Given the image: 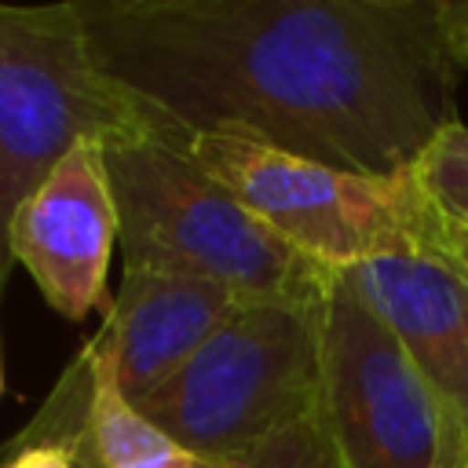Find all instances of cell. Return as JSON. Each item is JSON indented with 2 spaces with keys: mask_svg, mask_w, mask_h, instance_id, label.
<instances>
[{
  "mask_svg": "<svg viewBox=\"0 0 468 468\" xmlns=\"http://www.w3.org/2000/svg\"><path fill=\"white\" fill-rule=\"evenodd\" d=\"M322 296L252 300L135 410L183 450L227 468L318 413Z\"/></svg>",
  "mask_w": 468,
  "mask_h": 468,
  "instance_id": "obj_3",
  "label": "cell"
},
{
  "mask_svg": "<svg viewBox=\"0 0 468 468\" xmlns=\"http://www.w3.org/2000/svg\"><path fill=\"white\" fill-rule=\"evenodd\" d=\"M95 66L168 139L402 176L457 121L450 0H73Z\"/></svg>",
  "mask_w": 468,
  "mask_h": 468,
  "instance_id": "obj_1",
  "label": "cell"
},
{
  "mask_svg": "<svg viewBox=\"0 0 468 468\" xmlns=\"http://www.w3.org/2000/svg\"><path fill=\"white\" fill-rule=\"evenodd\" d=\"M0 468H80L66 446H22Z\"/></svg>",
  "mask_w": 468,
  "mask_h": 468,
  "instance_id": "obj_13",
  "label": "cell"
},
{
  "mask_svg": "<svg viewBox=\"0 0 468 468\" xmlns=\"http://www.w3.org/2000/svg\"><path fill=\"white\" fill-rule=\"evenodd\" d=\"M139 135L165 128L95 66L73 0L0 4V292L22 201L77 146Z\"/></svg>",
  "mask_w": 468,
  "mask_h": 468,
  "instance_id": "obj_4",
  "label": "cell"
},
{
  "mask_svg": "<svg viewBox=\"0 0 468 468\" xmlns=\"http://www.w3.org/2000/svg\"><path fill=\"white\" fill-rule=\"evenodd\" d=\"M410 172L435 212L450 227L468 230V124L461 117L424 146Z\"/></svg>",
  "mask_w": 468,
  "mask_h": 468,
  "instance_id": "obj_11",
  "label": "cell"
},
{
  "mask_svg": "<svg viewBox=\"0 0 468 468\" xmlns=\"http://www.w3.org/2000/svg\"><path fill=\"white\" fill-rule=\"evenodd\" d=\"M227 468H336V457L329 450L318 417H311L278 431L274 439H267L263 446H256L252 453H245Z\"/></svg>",
  "mask_w": 468,
  "mask_h": 468,
  "instance_id": "obj_12",
  "label": "cell"
},
{
  "mask_svg": "<svg viewBox=\"0 0 468 468\" xmlns=\"http://www.w3.org/2000/svg\"><path fill=\"white\" fill-rule=\"evenodd\" d=\"M102 165L124 267L205 278L241 303L325 296L333 271H322L260 223L190 157L183 139L139 135L113 143L102 146Z\"/></svg>",
  "mask_w": 468,
  "mask_h": 468,
  "instance_id": "obj_2",
  "label": "cell"
},
{
  "mask_svg": "<svg viewBox=\"0 0 468 468\" xmlns=\"http://www.w3.org/2000/svg\"><path fill=\"white\" fill-rule=\"evenodd\" d=\"M186 150L260 223L322 271L439 249L442 216L413 172L366 176L230 135H197L186 139Z\"/></svg>",
  "mask_w": 468,
  "mask_h": 468,
  "instance_id": "obj_5",
  "label": "cell"
},
{
  "mask_svg": "<svg viewBox=\"0 0 468 468\" xmlns=\"http://www.w3.org/2000/svg\"><path fill=\"white\" fill-rule=\"evenodd\" d=\"M344 274L468 431V274L439 249L377 256Z\"/></svg>",
  "mask_w": 468,
  "mask_h": 468,
  "instance_id": "obj_9",
  "label": "cell"
},
{
  "mask_svg": "<svg viewBox=\"0 0 468 468\" xmlns=\"http://www.w3.org/2000/svg\"><path fill=\"white\" fill-rule=\"evenodd\" d=\"M439 468H468V431L450 410H446V435H442Z\"/></svg>",
  "mask_w": 468,
  "mask_h": 468,
  "instance_id": "obj_14",
  "label": "cell"
},
{
  "mask_svg": "<svg viewBox=\"0 0 468 468\" xmlns=\"http://www.w3.org/2000/svg\"><path fill=\"white\" fill-rule=\"evenodd\" d=\"M121 238L102 146H77L22 201L11 223V260L69 322L106 311V271Z\"/></svg>",
  "mask_w": 468,
  "mask_h": 468,
  "instance_id": "obj_7",
  "label": "cell"
},
{
  "mask_svg": "<svg viewBox=\"0 0 468 468\" xmlns=\"http://www.w3.org/2000/svg\"><path fill=\"white\" fill-rule=\"evenodd\" d=\"M0 395H4V366H0Z\"/></svg>",
  "mask_w": 468,
  "mask_h": 468,
  "instance_id": "obj_16",
  "label": "cell"
},
{
  "mask_svg": "<svg viewBox=\"0 0 468 468\" xmlns=\"http://www.w3.org/2000/svg\"><path fill=\"white\" fill-rule=\"evenodd\" d=\"M216 282L124 267L99 333L88 347L110 366L117 391L135 406L161 388L238 307Z\"/></svg>",
  "mask_w": 468,
  "mask_h": 468,
  "instance_id": "obj_8",
  "label": "cell"
},
{
  "mask_svg": "<svg viewBox=\"0 0 468 468\" xmlns=\"http://www.w3.org/2000/svg\"><path fill=\"white\" fill-rule=\"evenodd\" d=\"M314 417L336 468H439L446 406L344 271H333L322 296Z\"/></svg>",
  "mask_w": 468,
  "mask_h": 468,
  "instance_id": "obj_6",
  "label": "cell"
},
{
  "mask_svg": "<svg viewBox=\"0 0 468 468\" xmlns=\"http://www.w3.org/2000/svg\"><path fill=\"white\" fill-rule=\"evenodd\" d=\"M22 446H66L80 468H212L150 424L117 391L110 366L88 344L37 417L7 442V453Z\"/></svg>",
  "mask_w": 468,
  "mask_h": 468,
  "instance_id": "obj_10",
  "label": "cell"
},
{
  "mask_svg": "<svg viewBox=\"0 0 468 468\" xmlns=\"http://www.w3.org/2000/svg\"><path fill=\"white\" fill-rule=\"evenodd\" d=\"M439 252L446 256V260H453L464 274H468V230H457V227H450L446 219H442V238H439Z\"/></svg>",
  "mask_w": 468,
  "mask_h": 468,
  "instance_id": "obj_15",
  "label": "cell"
}]
</instances>
